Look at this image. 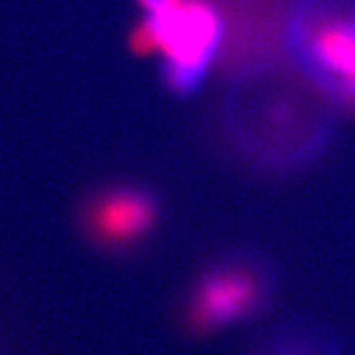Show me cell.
<instances>
[{
    "label": "cell",
    "mask_w": 355,
    "mask_h": 355,
    "mask_svg": "<svg viewBox=\"0 0 355 355\" xmlns=\"http://www.w3.org/2000/svg\"><path fill=\"white\" fill-rule=\"evenodd\" d=\"M140 16L130 48L158 60L166 89L178 97L200 91L229 48V16L219 0H137Z\"/></svg>",
    "instance_id": "6da1fadb"
},
{
    "label": "cell",
    "mask_w": 355,
    "mask_h": 355,
    "mask_svg": "<svg viewBox=\"0 0 355 355\" xmlns=\"http://www.w3.org/2000/svg\"><path fill=\"white\" fill-rule=\"evenodd\" d=\"M284 51L331 109L355 113V0H291Z\"/></svg>",
    "instance_id": "7a4b0ae2"
},
{
    "label": "cell",
    "mask_w": 355,
    "mask_h": 355,
    "mask_svg": "<svg viewBox=\"0 0 355 355\" xmlns=\"http://www.w3.org/2000/svg\"><path fill=\"white\" fill-rule=\"evenodd\" d=\"M277 280L261 254L233 251L203 266L184 294L180 322L196 338L259 316L270 304Z\"/></svg>",
    "instance_id": "3957f363"
},
{
    "label": "cell",
    "mask_w": 355,
    "mask_h": 355,
    "mask_svg": "<svg viewBox=\"0 0 355 355\" xmlns=\"http://www.w3.org/2000/svg\"><path fill=\"white\" fill-rule=\"evenodd\" d=\"M160 221V196L135 180H114L89 190L73 214L81 241L109 257L139 251L150 241Z\"/></svg>",
    "instance_id": "277c9868"
},
{
    "label": "cell",
    "mask_w": 355,
    "mask_h": 355,
    "mask_svg": "<svg viewBox=\"0 0 355 355\" xmlns=\"http://www.w3.org/2000/svg\"><path fill=\"white\" fill-rule=\"evenodd\" d=\"M253 355H338V352L326 336L308 328L288 326L272 330L259 342Z\"/></svg>",
    "instance_id": "5b68a950"
}]
</instances>
